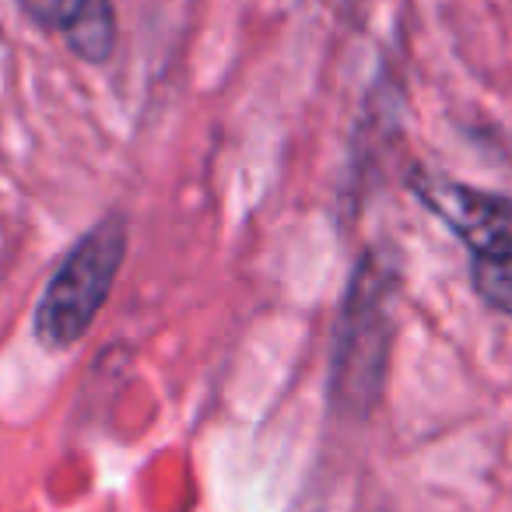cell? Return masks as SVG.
I'll return each instance as SVG.
<instances>
[{
	"instance_id": "obj_3",
	"label": "cell",
	"mask_w": 512,
	"mask_h": 512,
	"mask_svg": "<svg viewBox=\"0 0 512 512\" xmlns=\"http://www.w3.org/2000/svg\"><path fill=\"white\" fill-rule=\"evenodd\" d=\"M407 190L470 249V256H498L512 249V197L505 193L460 183L428 165L407 172Z\"/></svg>"
},
{
	"instance_id": "obj_5",
	"label": "cell",
	"mask_w": 512,
	"mask_h": 512,
	"mask_svg": "<svg viewBox=\"0 0 512 512\" xmlns=\"http://www.w3.org/2000/svg\"><path fill=\"white\" fill-rule=\"evenodd\" d=\"M470 285L484 306L512 320V249L498 256H470Z\"/></svg>"
},
{
	"instance_id": "obj_4",
	"label": "cell",
	"mask_w": 512,
	"mask_h": 512,
	"mask_svg": "<svg viewBox=\"0 0 512 512\" xmlns=\"http://www.w3.org/2000/svg\"><path fill=\"white\" fill-rule=\"evenodd\" d=\"M32 25L57 32L85 64H106L116 50L113 0H18Z\"/></svg>"
},
{
	"instance_id": "obj_2",
	"label": "cell",
	"mask_w": 512,
	"mask_h": 512,
	"mask_svg": "<svg viewBox=\"0 0 512 512\" xmlns=\"http://www.w3.org/2000/svg\"><path fill=\"white\" fill-rule=\"evenodd\" d=\"M127 249L130 225L123 214H106L74 242L36 302L32 330L43 348L67 351L92 330L120 278Z\"/></svg>"
},
{
	"instance_id": "obj_1",
	"label": "cell",
	"mask_w": 512,
	"mask_h": 512,
	"mask_svg": "<svg viewBox=\"0 0 512 512\" xmlns=\"http://www.w3.org/2000/svg\"><path fill=\"white\" fill-rule=\"evenodd\" d=\"M397 292V256L386 246L365 249L344 292L330 348V404L344 418H365L383 397Z\"/></svg>"
}]
</instances>
